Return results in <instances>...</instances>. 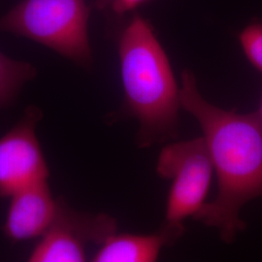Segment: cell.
Here are the masks:
<instances>
[{"label": "cell", "mask_w": 262, "mask_h": 262, "mask_svg": "<svg viewBox=\"0 0 262 262\" xmlns=\"http://www.w3.org/2000/svg\"><path fill=\"white\" fill-rule=\"evenodd\" d=\"M124 101L121 113L139 123L141 148L178 136L180 88L150 24L136 16L118 40Z\"/></svg>", "instance_id": "cell-2"}, {"label": "cell", "mask_w": 262, "mask_h": 262, "mask_svg": "<svg viewBox=\"0 0 262 262\" xmlns=\"http://www.w3.org/2000/svg\"><path fill=\"white\" fill-rule=\"evenodd\" d=\"M239 41L245 56L262 73V23H253L244 28Z\"/></svg>", "instance_id": "cell-10"}, {"label": "cell", "mask_w": 262, "mask_h": 262, "mask_svg": "<svg viewBox=\"0 0 262 262\" xmlns=\"http://www.w3.org/2000/svg\"><path fill=\"white\" fill-rule=\"evenodd\" d=\"M89 17L84 0H23L0 18V31L31 39L89 68Z\"/></svg>", "instance_id": "cell-3"}, {"label": "cell", "mask_w": 262, "mask_h": 262, "mask_svg": "<svg viewBox=\"0 0 262 262\" xmlns=\"http://www.w3.org/2000/svg\"><path fill=\"white\" fill-rule=\"evenodd\" d=\"M184 226L164 223L157 233L150 235H110L92 259L94 262H152L158 260L161 249L175 243Z\"/></svg>", "instance_id": "cell-8"}, {"label": "cell", "mask_w": 262, "mask_h": 262, "mask_svg": "<svg viewBox=\"0 0 262 262\" xmlns=\"http://www.w3.org/2000/svg\"><path fill=\"white\" fill-rule=\"evenodd\" d=\"M255 115H256V117H257V119H258V121L260 122V124H261L262 126V94L261 100H260V106H259L258 111H256V112H255Z\"/></svg>", "instance_id": "cell-12"}, {"label": "cell", "mask_w": 262, "mask_h": 262, "mask_svg": "<svg viewBox=\"0 0 262 262\" xmlns=\"http://www.w3.org/2000/svg\"><path fill=\"white\" fill-rule=\"evenodd\" d=\"M3 225L4 235L14 243L41 237L56 217L58 198H54L48 179L35 182L10 196Z\"/></svg>", "instance_id": "cell-7"}, {"label": "cell", "mask_w": 262, "mask_h": 262, "mask_svg": "<svg viewBox=\"0 0 262 262\" xmlns=\"http://www.w3.org/2000/svg\"><path fill=\"white\" fill-rule=\"evenodd\" d=\"M116 219L76 211L58 198L56 217L28 256L29 262L86 261L85 246L101 245L117 232Z\"/></svg>", "instance_id": "cell-5"}, {"label": "cell", "mask_w": 262, "mask_h": 262, "mask_svg": "<svg viewBox=\"0 0 262 262\" xmlns=\"http://www.w3.org/2000/svg\"><path fill=\"white\" fill-rule=\"evenodd\" d=\"M157 172L172 182L164 223L184 226V221L205 204L215 172L203 136L165 146L159 154Z\"/></svg>", "instance_id": "cell-4"}, {"label": "cell", "mask_w": 262, "mask_h": 262, "mask_svg": "<svg viewBox=\"0 0 262 262\" xmlns=\"http://www.w3.org/2000/svg\"><path fill=\"white\" fill-rule=\"evenodd\" d=\"M43 115L28 106L21 119L0 138V197L49 178L50 171L38 140L36 128Z\"/></svg>", "instance_id": "cell-6"}, {"label": "cell", "mask_w": 262, "mask_h": 262, "mask_svg": "<svg viewBox=\"0 0 262 262\" xmlns=\"http://www.w3.org/2000/svg\"><path fill=\"white\" fill-rule=\"evenodd\" d=\"M36 74V68L30 63L12 59L0 52V109L14 103L21 88Z\"/></svg>", "instance_id": "cell-9"}, {"label": "cell", "mask_w": 262, "mask_h": 262, "mask_svg": "<svg viewBox=\"0 0 262 262\" xmlns=\"http://www.w3.org/2000/svg\"><path fill=\"white\" fill-rule=\"evenodd\" d=\"M180 100L202 129L219 185L215 199L192 217L215 228L225 243H232L246 228L242 208L262 196L261 124L255 112L227 111L207 101L189 70L182 73Z\"/></svg>", "instance_id": "cell-1"}, {"label": "cell", "mask_w": 262, "mask_h": 262, "mask_svg": "<svg viewBox=\"0 0 262 262\" xmlns=\"http://www.w3.org/2000/svg\"><path fill=\"white\" fill-rule=\"evenodd\" d=\"M148 0H98V6L101 8L109 7L116 14H124L137 8Z\"/></svg>", "instance_id": "cell-11"}]
</instances>
